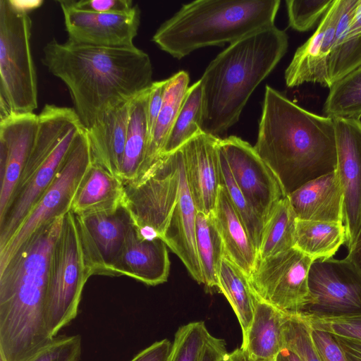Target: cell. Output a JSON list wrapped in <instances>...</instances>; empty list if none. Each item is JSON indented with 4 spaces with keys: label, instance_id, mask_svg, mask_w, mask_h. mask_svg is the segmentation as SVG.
Masks as SVG:
<instances>
[{
    "label": "cell",
    "instance_id": "f5cc1de1",
    "mask_svg": "<svg viewBox=\"0 0 361 361\" xmlns=\"http://www.w3.org/2000/svg\"><path fill=\"white\" fill-rule=\"evenodd\" d=\"M221 361H230L228 357V353Z\"/></svg>",
    "mask_w": 361,
    "mask_h": 361
},
{
    "label": "cell",
    "instance_id": "4316f807",
    "mask_svg": "<svg viewBox=\"0 0 361 361\" xmlns=\"http://www.w3.org/2000/svg\"><path fill=\"white\" fill-rule=\"evenodd\" d=\"M189 82V75L185 71H180L167 78L163 105L151 135L143 164L135 178L145 173L161 157L190 87Z\"/></svg>",
    "mask_w": 361,
    "mask_h": 361
},
{
    "label": "cell",
    "instance_id": "f1b7e54d",
    "mask_svg": "<svg viewBox=\"0 0 361 361\" xmlns=\"http://www.w3.org/2000/svg\"><path fill=\"white\" fill-rule=\"evenodd\" d=\"M357 1L341 0L336 40L329 67L330 87L334 82L361 66V29L348 28Z\"/></svg>",
    "mask_w": 361,
    "mask_h": 361
},
{
    "label": "cell",
    "instance_id": "4dcf8cb0",
    "mask_svg": "<svg viewBox=\"0 0 361 361\" xmlns=\"http://www.w3.org/2000/svg\"><path fill=\"white\" fill-rule=\"evenodd\" d=\"M233 308L245 336L253 319L257 297L247 276L226 255L219 274L218 287Z\"/></svg>",
    "mask_w": 361,
    "mask_h": 361
},
{
    "label": "cell",
    "instance_id": "f546056e",
    "mask_svg": "<svg viewBox=\"0 0 361 361\" xmlns=\"http://www.w3.org/2000/svg\"><path fill=\"white\" fill-rule=\"evenodd\" d=\"M346 238L343 223L297 219L294 247L313 260L332 257L345 244Z\"/></svg>",
    "mask_w": 361,
    "mask_h": 361
},
{
    "label": "cell",
    "instance_id": "2e32d148",
    "mask_svg": "<svg viewBox=\"0 0 361 361\" xmlns=\"http://www.w3.org/2000/svg\"><path fill=\"white\" fill-rule=\"evenodd\" d=\"M38 115L11 113L0 118V217L5 212L30 153Z\"/></svg>",
    "mask_w": 361,
    "mask_h": 361
},
{
    "label": "cell",
    "instance_id": "7bdbcfd3",
    "mask_svg": "<svg viewBox=\"0 0 361 361\" xmlns=\"http://www.w3.org/2000/svg\"><path fill=\"white\" fill-rule=\"evenodd\" d=\"M78 9L100 13H126L134 7L131 0L71 1Z\"/></svg>",
    "mask_w": 361,
    "mask_h": 361
},
{
    "label": "cell",
    "instance_id": "30bf717a",
    "mask_svg": "<svg viewBox=\"0 0 361 361\" xmlns=\"http://www.w3.org/2000/svg\"><path fill=\"white\" fill-rule=\"evenodd\" d=\"M314 260L293 247L257 261L248 277L256 297L286 314L305 312L308 306V276Z\"/></svg>",
    "mask_w": 361,
    "mask_h": 361
},
{
    "label": "cell",
    "instance_id": "e0dca14e",
    "mask_svg": "<svg viewBox=\"0 0 361 361\" xmlns=\"http://www.w3.org/2000/svg\"><path fill=\"white\" fill-rule=\"evenodd\" d=\"M341 0H334L313 35L295 52L285 71L286 86L318 83L329 87V67Z\"/></svg>",
    "mask_w": 361,
    "mask_h": 361
},
{
    "label": "cell",
    "instance_id": "d6a6232c",
    "mask_svg": "<svg viewBox=\"0 0 361 361\" xmlns=\"http://www.w3.org/2000/svg\"><path fill=\"white\" fill-rule=\"evenodd\" d=\"M203 92L199 80L189 87L161 155L173 153L202 131Z\"/></svg>",
    "mask_w": 361,
    "mask_h": 361
},
{
    "label": "cell",
    "instance_id": "5b68a950",
    "mask_svg": "<svg viewBox=\"0 0 361 361\" xmlns=\"http://www.w3.org/2000/svg\"><path fill=\"white\" fill-rule=\"evenodd\" d=\"M280 0H196L183 4L152 42L180 59L206 47L229 44L274 25Z\"/></svg>",
    "mask_w": 361,
    "mask_h": 361
},
{
    "label": "cell",
    "instance_id": "836d02e7",
    "mask_svg": "<svg viewBox=\"0 0 361 361\" xmlns=\"http://www.w3.org/2000/svg\"><path fill=\"white\" fill-rule=\"evenodd\" d=\"M297 217L288 196L283 198L265 222L257 260L287 251L295 245Z\"/></svg>",
    "mask_w": 361,
    "mask_h": 361
},
{
    "label": "cell",
    "instance_id": "60d3db41",
    "mask_svg": "<svg viewBox=\"0 0 361 361\" xmlns=\"http://www.w3.org/2000/svg\"><path fill=\"white\" fill-rule=\"evenodd\" d=\"M81 346L80 335H57L25 361H79Z\"/></svg>",
    "mask_w": 361,
    "mask_h": 361
},
{
    "label": "cell",
    "instance_id": "816d5d0a",
    "mask_svg": "<svg viewBox=\"0 0 361 361\" xmlns=\"http://www.w3.org/2000/svg\"><path fill=\"white\" fill-rule=\"evenodd\" d=\"M251 361H276L275 360H263V359H254L250 358Z\"/></svg>",
    "mask_w": 361,
    "mask_h": 361
},
{
    "label": "cell",
    "instance_id": "7a4b0ae2",
    "mask_svg": "<svg viewBox=\"0 0 361 361\" xmlns=\"http://www.w3.org/2000/svg\"><path fill=\"white\" fill-rule=\"evenodd\" d=\"M253 147L286 195L336 169L334 119L302 109L269 85Z\"/></svg>",
    "mask_w": 361,
    "mask_h": 361
},
{
    "label": "cell",
    "instance_id": "ac0fdd59",
    "mask_svg": "<svg viewBox=\"0 0 361 361\" xmlns=\"http://www.w3.org/2000/svg\"><path fill=\"white\" fill-rule=\"evenodd\" d=\"M84 128L82 124L72 128L27 182L15 191L5 212L0 217V249L11 238L30 210L50 185L78 134Z\"/></svg>",
    "mask_w": 361,
    "mask_h": 361
},
{
    "label": "cell",
    "instance_id": "44dd1931",
    "mask_svg": "<svg viewBox=\"0 0 361 361\" xmlns=\"http://www.w3.org/2000/svg\"><path fill=\"white\" fill-rule=\"evenodd\" d=\"M180 151V195L162 240L180 258L192 279L198 283H204L196 246V216L198 211L188 185L181 148Z\"/></svg>",
    "mask_w": 361,
    "mask_h": 361
},
{
    "label": "cell",
    "instance_id": "d4e9b609",
    "mask_svg": "<svg viewBox=\"0 0 361 361\" xmlns=\"http://www.w3.org/2000/svg\"><path fill=\"white\" fill-rule=\"evenodd\" d=\"M123 180L92 162L73 198L75 215L110 212L123 204Z\"/></svg>",
    "mask_w": 361,
    "mask_h": 361
},
{
    "label": "cell",
    "instance_id": "8fae6325",
    "mask_svg": "<svg viewBox=\"0 0 361 361\" xmlns=\"http://www.w3.org/2000/svg\"><path fill=\"white\" fill-rule=\"evenodd\" d=\"M218 147L236 184L265 224L277 204L287 196L279 180L254 147L240 137H219Z\"/></svg>",
    "mask_w": 361,
    "mask_h": 361
},
{
    "label": "cell",
    "instance_id": "83f0119b",
    "mask_svg": "<svg viewBox=\"0 0 361 361\" xmlns=\"http://www.w3.org/2000/svg\"><path fill=\"white\" fill-rule=\"evenodd\" d=\"M149 88L130 102L127 136L121 169L123 180H134L143 164L149 142L147 104Z\"/></svg>",
    "mask_w": 361,
    "mask_h": 361
},
{
    "label": "cell",
    "instance_id": "9c48e42d",
    "mask_svg": "<svg viewBox=\"0 0 361 361\" xmlns=\"http://www.w3.org/2000/svg\"><path fill=\"white\" fill-rule=\"evenodd\" d=\"M92 162L87 133L84 128L78 134L50 185L11 238L0 249V267L42 226L71 211L78 188Z\"/></svg>",
    "mask_w": 361,
    "mask_h": 361
},
{
    "label": "cell",
    "instance_id": "8d00e7d4",
    "mask_svg": "<svg viewBox=\"0 0 361 361\" xmlns=\"http://www.w3.org/2000/svg\"><path fill=\"white\" fill-rule=\"evenodd\" d=\"M300 315L312 329L361 341V311L341 314L302 312Z\"/></svg>",
    "mask_w": 361,
    "mask_h": 361
},
{
    "label": "cell",
    "instance_id": "f35d334b",
    "mask_svg": "<svg viewBox=\"0 0 361 361\" xmlns=\"http://www.w3.org/2000/svg\"><path fill=\"white\" fill-rule=\"evenodd\" d=\"M285 347L302 361H321L312 342L310 329L300 313L286 314L283 324Z\"/></svg>",
    "mask_w": 361,
    "mask_h": 361
},
{
    "label": "cell",
    "instance_id": "ab89813d",
    "mask_svg": "<svg viewBox=\"0 0 361 361\" xmlns=\"http://www.w3.org/2000/svg\"><path fill=\"white\" fill-rule=\"evenodd\" d=\"M334 0H286L289 26L298 32L311 29Z\"/></svg>",
    "mask_w": 361,
    "mask_h": 361
},
{
    "label": "cell",
    "instance_id": "603a6c76",
    "mask_svg": "<svg viewBox=\"0 0 361 361\" xmlns=\"http://www.w3.org/2000/svg\"><path fill=\"white\" fill-rule=\"evenodd\" d=\"M130 102L111 110L95 126L86 129L92 162L120 178Z\"/></svg>",
    "mask_w": 361,
    "mask_h": 361
},
{
    "label": "cell",
    "instance_id": "f6af8a7d",
    "mask_svg": "<svg viewBox=\"0 0 361 361\" xmlns=\"http://www.w3.org/2000/svg\"><path fill=\"white\" fill-rule=\"evenodd\" d=\"M172 343L165 338L145 348L130 361H167Z\"/></svg>",
    "mask_w": 361,
    "mask_h": 361
},
{
    "label": "cell",
    "instance_id": "9a60e30c",
    "mask_svg": "<svg viewBox=\"0 0 361 361\" xmlns=\"http://www.w3.org/2000/svg\"><path fill=\"white\" fill-rule=\"evenodd\" d=\"M58 3L68 39L98 47H131L137 34L140 11L137 6L126 13H100L74 7L70 0Z\"/></svg>",
    "mask_w": 361,
    "mask_h": 361
},
{
    "label": "cell",
    "instance_id": "7dc6e473",
    "mask_svg": "<svg viewBox=\"0 0 361 361\" xmlns=\"http://www.w3.org/2000/svg\"><path fill=\"white\" fill-rule=\"evenodd\" d=\"M347 361H361V341L333 336Z\"/></svg>",
    "mask_w": 361,
    "mask_h": 361
},
{
    "label": "cell",
    "instance_id": "52a82bcc",
    "mask_svg": "<svg viewBox=\"0 0 361 361\" xmlns=\"http://www.w3.org/2000/svg\"><path fill=\"white\" fill-rule=\"evenodd\" d=\"M90 276L75 216L70 211L63 216L50 259L45 320L51 338L76 317L82 290Z\"/></svg>",
    "mask_w": 361,
    "mask_h": 361
},
{
    "label": "cell",
    "instance_id": "484cf974",
    "mask_svg": "<svg viewBox=\"0 0 361 361\" xmlns=\"http://www.w3.org/2000/svg\"><path fill=\"white\" fill-rule=\"evenodd\" d=\"M286 314L257 298L253 319L241 348L250 358L275 360L284 348Z\"/></svg>",
    "mask_w": 361,
    "mask_h": 361
},
{
    "label": "cell",
    "instance_id": "5bb4252c",
    "mask_svg": "<svg viewBox=\"0 0 361 361\" xmlns=\"http://www.w3.org/2000/svg\"><path fill=\"white\" fill-rule=\"evenodd\" d=\"M337 173L343 193V224L348 250L361 226V120L333 118Z\"/></svg>",
    "mask_w": 361,
    "mask_h": 361
},
{
    "label": "cell",
    "instance_id": "ffe728a7",
    "mask_svg": "<svg viewBox=\"0 0 361 361\" xmlns=\"http://www.w3.org/2000/svg\"><path fill=\"white\" fill-rule=\"evenodd\" d=\"M170 260L161 238H146L133 224L114 266V276H127L149 286L167 281Z\"/></svg>",
    "mask_w": 361,
    "mask_h": 361
},
{
    "label": "cell",
    "instance_id": "7402d4cb",
    "mask_svg": "<svg viewBox=\"0 0 361 361\" xmlns=\"http://www.w3.org/2000/svg\"><path fill=\"white\" fill-rule=\"evenodd\" d=\"M298 219L343 223V193L336 171L287 195Z\"/></svg>",
    "mask_w": 361,
    "mask_h": 361
},
{
    "label": "cell",
    "instance_id": "c3c4849f",
    "mask_svg": "<svg viewBox=\"0 0 361 361\" xmlns=\"http://www.w3.org/2000/svg\"><path fill=\"white\" fill-rule=\"evenodd\" d=\"M348 250V254L346 258L353 264L361 274V226L355 241Z\"/></svg>",
    "mask_w": 361,
    "mask_h": 361
},
{
    "label": "cell",
    "instance_id": "74e56055",
    "mask_svg": "<svg viewBox=\"0 0 361 361\" xmlns=\"http://www.w3.org/2000/svg\"><path fill=\"white\" fill-rule=\"evenodd\" d=\"M209 335L204 322L181 326L176 332L167 361H201Z\"/></svg>",
    "mask_w": 361,
    "mask_h": 361
},
{
    "label": "cell",
    "instance_id": "6da1fadb",
    "mask_svg": "<svg viewBox=\"0 0 361 361\" xmlns=\"http://www.w3.org/2000/svg\"><path fill=\"white\" fill-rule=\"evenodd\" d=\"M42 61L68 87L87 130L153 82L150 58L135 45L98 47L52 39L43 48Z\"/></svg>",
    "mask_w": 361,
    "mask_h": 361
},
{
    "label": "cell",
    "instance_id": "3957f363",
    "mask_svg": "<svg viewBox=\"0 0 361 361\" xmlns=\"http://www.w3.org/2000/svg\"><path fill=\"white\" fill-rule=\"evenodd\" d=\"M63 219L42 226L0 267V355L5 361H25L52 339L46 325V298Z\"/></svg>",
    "mask_w": 361,
    "mask_h": 361
},
{
    "label": "cell",
    "instance_id": "8992f818",
    "mask_svg": "<svg viewBox=\"0 0 361 361\" xmlns=\"http://www.w3.org/2000/svg\"><path fill=\"white\" fill-rule=\"evenodd\" d=\"M29 12L18 1L0 0V118L37 107Z\"/></svg>",
    "mask_w": 361,
    "mask_h": 361
},
{
    "label": "cell",
    "instance_id": "4fadbf2b",
    "mask_svg": "<svg viewBox=\"0 0 361 361\" xmlns=\"http://www.w3.org/2000/svg\"><path fill=\"white\" fill-rule=\"evenodd\" d=\"M74 216L90 275L114 276V266L133 224L126 207L123 204L113 212Z\"/></svg>",
    "mask_w": 361,
    "mask_h": 361
},
{
    "label": "cell",
    "instance_id": "f907efd6",
    "mask_svg": "<svg viewBox=\"0 0 361 361\" xmlns=\"http://www.w3.org/2000/svg\"><path fill=\"white\" fill-rule=\"evenodd\" d=\"M230 361H251L246 351L241 347L228 353Z\"/></svg>",
    "mask_w": 361,
    "mask_h": 361
},
{
    "label": "cell",
    "instance_id": "ee69618b",
    "mask_svg": "<svg viewBox=\"0 0 361 361\" xmlns=\"http://www.w3.org/2000/svg\"><path fill=\"white\" fill-rule=\"evenodd\" d=\"M166 85L167 79L153 82L149 87V94L147 104V118L149 140L163 105Z\"/></svg>",
    "mask_w": 361,
    "mask_h": 361
},
{
    "label": "cell",
    "instance_id": "681fc988",
    "mask_svg": "<svg viewBox=\"0 0 361 361\" xmlns=\"http://www.w3.org/2000/svg\"><path fill=\"white\" fill-rule=\"evenodd\" d=\"M276 361H302L300 357L288 348L283 349L276 356Z\"/></svg>",
    "mask_w": 361,
    "mask_h": 361
},
{
    "label": "cell",
    "instance_id": "b9f144b4",
    "mask_svg": "<svg viewBox=\"0 0 361 361\" xmlns=\"http://www.w3.org/2000/svg\"><path fill=\"white\" fill-rule=\"evenodd\" d=\"M310 329L312 342L321 361H347L332 335L310 328Z\"/></svg>",
    "mask_w": 361,
    "mask_h": 361
},
{
    "label": "cell",
    "instance_id": "e575fe53",
    "mask_svg": "<svg viewBox=\"0 0 361 361\" xmlns=\"http://www.w3.org/2000/svg\"><path fill=\"white\" fill-rule=\"evenodd\" d=\"M323 112L331 118L360 120L361 66L331 85Z\"/></svg>",
    "mask_w": 361,
    "mask_h": 361
},
{
    "label": "cell",
    "instance_id": "d6986e66",
    "mask_svg": "<svg viewBox=\"0 0 361 361\" xmlns=\"http://www.w3.org/2000/svg\"><path fill=\"white\" fill-rule=\"evenodd\" d=\"M219 137L202 132L182 147L185 176L198 212L212 216L221 185Z\"/></svg>",
    "mask_w": 361,
    "mask_h": 361
},
{
    "label": "cell",
    "instance_id": "d590c367",
    "mask_svg": "<svg viewBox=\"0 0 361 361\" xmlns=\"http://www.w3.org/2000/svg\"><path fill=\"white\" fill-rule=\"evenodd\" d=\"M218 153L221 170V185L224 188L231 202L243 220L251 240L258 252L264 229V221L236 184L227 161L219 147Z\"/></svg>",
    "mask_w": 361,
    "mask_h": 361
},
{
    "label": "cell",
    "instance_id": "db71d44e",
    "mask_svg": "<svg viewBox=\"0 0 361 361\" xmlns=\"http://www.w3.org/2000/svg\"><path fill=\"white\" fill-rule=\"evenodd\" d=\"M0 361H5L4 358L0 355Z\"/></svg>",
    "mask_w": 361,
    "mask_h": 361
},
{
    "label": "cell",
    "instance_id": "277c9868",
    "mask_svg": "<svg viewBox=\"0 0 361 361\" xmlns=\"http://www.w3.org/2000/svg\"><path fill=\"white\" fill-rule=\"evenodd\" d=\"M288 37L275 25L229 44L200 79L203 92L202 131L219 137L239 120L257 87L287 51Z\"/></svg>",
    "mask_w": 361,
    "mask_h": 361
},
{
    "label": "cell",
    "instance_id": "7c38bea8",
    "mask_svg": "<svg viewBox=\"0 0 361 361\" xmlns=\"http://www.w3.org/2000/svg\"><path fill=\"white\" fill-rule=\"evenodd\" d=\"M308 286L310 300L305 312L341 314L361 311V274L346 257L314 260Z\"/></svg>",
    "mask_w": 361,
    "mask_h": 361
},
{
    "label": "cell",
    "instance_id": "cb8c5ba5",
    "mask_svg": "<svg viewBox=\"0 0 361 361\" xmlns=\"http://www.w3.org/2000/svg\"><path fill=\"white\" fill-rule=\"evenodd\" d=\"M212 216L223 240L226 256L249 277L256 266L257 252L222 185Z\"/></svg>",
    "mask_w": 361,
    "mask_h": 361
},
{
    "label": "cell",
    "instance_id": "bcb514c9",
    "mask_svg": "<svg viewBox=\"0 0 361 361\" xmlns=\"http://www.w3.org/2000/svg\"><path fill=\"white\" fill-rule=\"evenodd\" d=\"M228 353L224 340L210 334L204 345L201 361H221Z\"/></svg>",
    "mask_w": 361,
    "mask_h": 361
},
{
    "label": "cell",
    "instance_id": "ba28073f",
    "mask_svg": "<svg viewBox=\"0 0 361 361\" xmlns=\"http://www.w3.org/2000/svg\"><path fill=\"white\" fill-rule=\"evenodd\" d=\"M180 148L161 155L140 176L123 180V204L146 238H161L178 202L180 188Z\"/></svg>",
    "mask_w": 361,
    "mask_h": 361
},
{
    "label": "cell",
    "instance_id": "1f68e13d",
    "mask_svg": "<svg viewBox=\"0 0 361 361\" xmlns=\"http://www.w3.org/2000/svg\"><path fill=\"white\" fill-rule=\"evenodd\" d=\"M196 246L203 284L209 288L218 287L225 247L212 216L201 212L196 216Z\"/></svg>",
    "mask_w": 361,
    "mask_h": 361
}]
</instances>
